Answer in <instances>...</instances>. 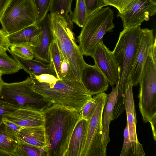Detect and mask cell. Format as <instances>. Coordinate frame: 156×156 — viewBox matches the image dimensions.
I'll list each match as a JSON object with an SVG mask.
<instances>
[{
    "label": "cell",
    "instance_id": "cell-17",
    "mask_svg": "<svg viewBox=\"0 0 156 156\" xmlns=\"http://www.w3.org/2000/svg\"><path fill=\"white\" fill-rule=\"evenodd\" d=\"M118 88V84L112 88L111 93L108 94L107 99L104 109L105 111L102 118V145L104 156H106L107 147L110 141L109 135V125L112 121L114 107L115 104Z\"/></svg>",
    "mask_w": 156,
    "mask_h": 156
},
{
    "label": "cell",
    "instance_id": "cell-14",
    "mask_svg": "<svg viewBox=\"0 0 156 156\" xmlns=\"http://www.w3.org/2000/svg\"><path fill=\"white\" fill-rule=\"evenodd\" d=\"M81 81L91 95L104 92L109 86L107 79L97 66L86 63L82 73Z\"/></svg>",
    "mask_w": 156,
    "mask_h": 156
},
{
    "label": "cell",
    "instance_id": "cell-10",
    "mask_svg": "<svg viewBox=\"0 0 156 156\" xmlns=\"http://www.w3.org/2000/svg\"><path fill=\"white\" fill-rule=\"evenodd\" d=\"M156 13V4L150 0H138L128 9L118 12L117 17L121 18L124 29L140 25Z\"/></svg>",
    "mask_w": 156,
    "mask_h": 156
},
{
    "label": "cell",
    "instance_id": "cell-34",
    "mask_svg": "<svg viewBox=\"0 0 156 156\" xmlns=\"http://www.w3.org/2000/svg\"><path fill=\"white\" fill-rule=\"evenodd\" d=\"M31 77L33 79L39 82L48 83L55 82L59 79L53 75L48 74H44L39 76H34Z\"/></svg>",
    "mask_w": 156,
    "mask_h": 156
},
{
    "label": "cell",
    "instance_id": "cell-37",
    "mask_svg": "<svg viewBox=\"0 0 156 156\" xmlns=\"http://www.w3.org/2000/svg\"><path fill=\"white\" fill-rule=\"evenodd\" d=\"M69 69V63L66 60L63 58L61 67L62 77L66 76L68 74Z\"/></svg>",
    "mask_w": 156,
    "mask_h": 156
},
{
    "label": "cell",
    "instance_id": "cell-31",
    "mask_svg": "<svg viewBox=\"0 0 156 156\" xmlns=\"http://www.w3.org/2000/svg\"><path fill=\"white\" fill-rule=\"evenodd\" d=\"M124 140L120 156H134L132 146L130 140L128 125L124 129L123 133Z\"/></svg>",
    "mask_w": 156,
    "mask_h": 156
},
{
    "label": "cell",
    "instance_id": "cell-7",
    "mask_svg": "<svg viewBox=\"0 0 156 156\" xmlns=\"http://www.w3.org/2000/svg\"><path fill=\"white\" fill-rule=\"evenodd\" d=\"M33 0H8L0 13L2 30L8 34L37 24Z\"/></svg>",
    "mask_w": 156,
    "mask_h": 156
},
{
    "label": "cell",
    "instance_id": "cell-11",
    "mask_svg": "<svg viewBox=\"0 0 156 156\" xmlns=\"http://www.w3.org/2000/svg\"><path fill=\"white\" fill-rule=\"evenodd\" d=\"M132 84L130 75L126 84L125 106L127 116V124L129 137L133 149L134 156H144L145 153L143 146L139 142L137 137L136 118L133 99Z\"/></svg>",
    "mask_w": 156,
    "mask_h": 156
},
{
    "label": "cell",
    "instance_id": "cell-21",
    "mask_svg": "<svg viewBox=\"0 0 156 156\" xmlns=\"http://www.w3.org/2000/svg\"><path fill=\"white\" fill-rule=\"evenodd\" d=\"M19 143L18 138L7 129L3 122L0 124V151L6 156H14Z\"/></svg>",
    "mask_w": 156,
    "mask_h": 156
},
{
    "label": "cell",
    "instance_id": "cell-1",
    "mask_svg": "<svg viewBox=\"0 0 156 156\" xmlns=\"http://www.w3.org/2000/svg\"><path fill=\"white\" fill-rule=\"evenodd\" d=\"M47 156H65L79 112L52 105L43 112Z\"/></svg>",
    "mask_w": 156,
    "mask_h": 156
},
{
    "label": "cell",
    "instance_id": "cell-6",
    "mask_svg": "<svg viewBox=\"0 0 156 156\" xmlns=\"http://www.w3.org/2000/svg\"><path fill=\"white\" fill-rule=\"evenodd\" d=\"M114 17L113 12L109 7L99 9L88 17L77 37L83 55L92 57L96 45L105 33L112 31L115 27Z\"/></svg>",
    "mask_w": 156,
    "mask_h": 156
},
{
    "label": "cell",
    "instance_id": "cell-19",
    "mask_svg": "<svg viewBox=\"0 0 156 156\" xmlns=\"http://www.w3.org/2000/svg\"><path fill=\"white\" fill-rule=\"evenodd\" d=\"M8 51L19 64L22 69L32 77L44 74L53 75L57 77L55 72L50 64L44 63L35 59H25L18 57L9 49Z\"/></svg>",
    "mask_w": 156,
    "mask_h": 156
},
{
    "label": "cell",
    "instance_id": "cell-30",
    "mask_svg": "<svg viewBox=\"0 0 156 156\" xmlns=\"http://www.w3.org/2000/svg\"><path fill=\"white\" fill-rule=\"evenodd\" d=\"M107 5L115 7L121 13L130 8L138 0H104Z\"/></svg>",
    "mask_w": 156,
    "mask_h": 156
},
{
    "label": "cell",
    "instance_id": "cell-4",
    "mask_svg": "<svg viewBox=\"0 0 156 156\" xmlns=\"http://www.w3.org/2000/svg\"><path fill=\"white\" fill-rule=\"evenodd\" d=\"M50 15L54 38L62 57L68 62L70 69L76 79L81 81L82 73L86 62L76 42L72 31L73 22L60 16Z\"/></svg>",
    "mask_w": 156,
    "mask_h": 156
},
{
    "label": "cell",
    "instance_id": "cell-23",
    "mask_svg": "<svg viewBox=\"0 0 156 156\" xmlns=\"http://www.w3.org/2000/svg\"><path fill=\"white\" fill-rule=\"evenodd\" d=\"M47 156L46 147H37L19 140L14 156Z\"/></svg>",
    "mask_w": 156,
    "mask_h": 156
},
{
    "label": "cell",
    "instance_id": "cell-25",
    "mask_svg": "<svg viewBox=\"0 0 156 156\" xmlns=\"http://www.w3.org/2000/svg\"><path fill=\"white\" fill-rule=\"evenodd\" d=\"M50 64L55 70L57 78L62 77L61 67L63 58L60 52L56 41L54 40L51 44L49 51Z\"/></svg>",
    "mask_w": 156,
    "mask_h": 156
},
{
    "label": "cell",
    "instance_id": "cell-39",
    "mask_svg": "<svg viewBox=\"0 0 156 156\" xmlns=\"http://www.w3.org/2000/svg\"><path fill=\"white\" fill-rule=\"evenodd\" d=\"M8 0H0V13Z\"/></svg>",
    "mask_w": 156,
    "mask_h": 156
},
{
    "label": "cell",
    "instance_id": "cell-8",
    "mask_svg": "<svg viewBox=\"0 0 156 156\" xmlns=\"http://www.w3.org/2000/svg\"><path fill=\"white\" fill-rule=\"evenodd\" d=\"M108 94H100L95 110L89 121L85 143L80 156H104L102 118Z\"/></svg>",
    "mask_w": 156,
    "mask_h": 156
},
{
    "label": "cell",
    "instance_id": "cell-13",
    "mask_svg": "<svg viewBox=\"0 0 156 156\" xmlns=\"http://www.w3.org/2000/svg\"><path fill=\"white\" fill-rule=\"evenodd\" d=\"M37 24L40 27L41 32L36 45L32 47L34 58L44 63L49 64V48L54 40L50 14L48 13Z\"/></svg>",
    "mask_w": 156,
    "mask_h": 156
},
{
    "label": "cell",
    "instance_id": "cell-9",
    "mask_svg": "<svg viewBox=\"0 0 156 156\" xmlns=\"http://www.w3.org/2000/svg\"><path fill=\"white\" fill-rule=\"evenodd\" d=\"M95 65L100 70L112 87L119 81L118 67L112 51H110L101 40L96 45L92 57Z\"/></svg>",
    "mask_w": 156,
    "mask_h": 156
},
{
    "label": "cell",
    "instance_id": "cell-42",
    "mask_svg": "<svg viewBox=\"0 0 156 156\" xmlns=\"http://www.w3.org/2000/svg\"><path fill=\"white\" fill-rule=\"evenodd\" d=\"M2 74L0 73V82L1 81V80L2 79Z\"/></svg>",
    "mask_w": 156,
    "mask_h": 156
},
{
    "label": "cell",
    "instance_id": "cell-5",
    "mask_svg": "<svg viewBox=\"0 0 156 156\" xmlns=\"http://www.w3.org/2000/svg\"><path fill=\"white\" fill-rule=\"evenodd\" d=\"M34 83L30 76L23 81L11 83H5L2 79L0 82V99L18 108L43 112L52 104L32 89Z\"/></svg>",
    "mask_w": 156,
    "mask_h": 156
},
{
    "label": "cell",
    "instance_id": "cell-3",
    "mask_svg": "<svg viewBox=\"0 0 156 156\" xmlns=\"http://www.w3.org/2000/svg\"><path fill=\"white\" fill-rule=\"evenodd\" d=\"M142 29L140 25L124 28L112 51L118 67L119 79L114 111L121 113L125 110L126 84L130 75L138 47Z\"/></svg>",
    "mask_w": 156,
    "mask_h": 156
},
{
    "label": "cell",
    "instance_id": "cell-24",
    "mask_svg": "<svg viewBox=\"0 0 156 156\" xmlns=\"http://www.w3.org/2000/svg\"><path fill=\"white\" fill-rule=\"evenodd\" d=\"M22 69L19 64L6 52H0V73L3 74H12Z\"/></svg>",
    "mask_w": 156,
    "mask_h": 156
},
{
    "label": "cell",
    "instance_id": "cell-36",
    "mask_svg": "<svg viewBox=\"0 0 156 156\" xmlns=\"http://www.w3.org/2000/svg\"><path fill=\"white\" fill-rule=\"evenodd\" d=\"M3 122L5 124L7 129L17 137L23 127L4 118Z\"/></svg>",
    "mask_w": 156,
    "mask_h": 156
},
{
    "label": "cell",
    "instance_id": "cell-40",
    "mask_svg": "<svg viewBox=\"0 0 156 156\" xmlns=\"http://www.w3.org/2000/svg\"><path fill=\"white\" fill-rule=\"evenodd\" d=\"M6 155L2 152L0 151V156H5Z\"/></svg>",
    "mask_w": 156,
    "mask_h": 156
},
{
    "label": "cell",
    "instance_id": "cell-32",
    "mask_svg": "<svg viewBox=\"0 0 156 156\" xmlns=\"http://www.w3.org/2000/svg\"><path fill=\"white\" fill-rule=\"evenodd\" d=\"M87 16L95 10L107 6L104 0H84Z\"/></svg>",
    "mask_w": 156,
    "mask_h": 156
},
{
    "label": "cell",
    "instance_id": "cell-16",
    "mask_svg": "<svg viewBox=\"0 0 156 156\" xmlns=\"http://www.w3.org/2000/svg\"><path fill=\"white\" fill-rule=\"evenodd\" d=\"M89 121L81 118L72 132L65 156H80L87 138Z\"/></svg>",
    "mask_w": 156,
    "mask_h": 156
},
{
    "label": "cell",
    "instance_id": "cell-41",
    "mask_svg": "<svg viewBox=\"0 0 156 156\" xmlns=\"http://www.w3.org/2000/svg\"><path fill=\"white\" fill-rule=\"evenodd\" d=\"M152 2L155 4H156V0H150Z\"/></svg>",
    "mask_w": 156,
    "mask_h": 156
},
{
    "label": "cell",
    "instance_id": "cell-18",
    "mask_svg": "<svg viewBox=\"0 0 156 156\" xmlns=\"http://www.w3.org/2000/svg\"><path fill=\"white\" fill-rule=\"evenodd\" d=\"M41 32L40 27L35 24L17 32L7 35L10 46L24 45L34 47Z\"/></svg>",
    "mask_w": 156,
    "mask_h": 156
},
{
    "label": "cell",
    "instance_id": "cell-38",
    "mask_svg": "<svg viewBox=\"0 0 156 156\" xmlns=\"http://www.w3.org/2000/svg\"><path fill=\"white\" fill-rule=\"evenodd\" d=\"M151 52L154 61L156 62V39L151 47Z\"/></svg>",
    "mask_w": 156,
    "mask_h": 156
},
{
    "label": "cell",
    "instance_id": "cell-29",
    "mask_svg": "<svg viewBox=\"0 0 156 156\" xmlns=\"http://www.w3.org/2000/svg\"><path fill=\"white\" fill-rule=\"evenodd\" d=\"M11 51L16 55L25 59L34 58L32 47L24 45H16L10 47Z\"/></svg>",
    "mask_w": 156,
    "mask_h": 156
},
{
    "label": "cell",
    "instance_id": "cell-27",
    "mask_svg": "<svg viewBox=\"0 0 156 156\" xmlns=\"http://www.w3.org/2000/svg\"><path fill=\"white\" fill-rule=\"evenodd\" d=\"M100 94H96L88 101L83 106L80 113L81 118L89 121L98 105Z\"/></svg>",
    "mask_w": 156,
    "mask_h": 156
},
{
    "label": "cell",
    "instance_id": "cell-26",
    "mask_svg": "<svg viewBox=\"0 0 156 156\" xmlns=\"http://www.w3.org/2000/svg\"><path fill=\"white\" fill-rule=\"evenodd\" d=\"M76 6L73 12L72 21L80 27L84 26L88 17L84 0H75Z\"/></svg>",
    "mask_w": 156,
    "mask_h": 156
},
{
    "label": "cell",
    "instance_id": "cell-15",
    "mask_svg": "<svg viewBox=\"0 0 156 156\" xmlns=\"http://www.w3.org/2000/svg\"><path fill=\"white\" fill-rule=\"evenodd\" d=\"M4 118L22 127L43 126V112L27 109L18 108L4 116Z\"/></svg>",
    "mask_w": 156,
    "mask_h": 156
},
{
    "label": "cell",
    "instance_id": "cell-33",
    "mask_svg": "<svg viewBox=\"0 0 156 156\" xmlns=\"http://www.w3.org/2000/svg\"><path fill=\"white\" fill-rule=\"evenodd\" d=\"M18 109L16 107L0 99V124L3 122L4 115Z\"/></svg>",
    "mask_w": 156,
    "mask_h": 156
},
{
    "label": "cell",
    "instance_id": "cell-35",
    "mask_svg": "<svg viewBox=\"0 0 156 156\" xmlns=\"http://www.w3.org/2000/svg\"><path fill=\"white\" fill-rule=\"evenodd\" d=\"M7 35L2 29H0V52H6L9 49L10 45L7 37Z\"/></svg>",
    "mask_w": 156,
    "mask_h": 156
},
{
    "label": "cell",
    "instance_id": "cell-2",
    "mask_svg": "<svg viewBox=\"0 0 156 156\" xmlns=\"http://www.w3.org/2000/svg\"><path fill=\"white\" fill-rule=\"evenodd\" d=\"M34 80L32 89L52 105L80 112L84 105L92 98L82 82L76 79L70 69L66 76L55 83H48Z\"/></svg>",
    "mask_w": 156,
    "mask_h": 156
},
{
    "label": "cell",
    "instance_id": "cell-22",
    "mask_svg": "<svg viewBox=\"0 0 156 156\" xmlns=\"http://www.w3.org/2000/svg\"><path fill=\"white\" fill-rule=\"evenodd\" d=\"M73 1L51 0L50 14L58 15L68 20L72 21L73 12L71 10V5Z\"/></svg>",
    "mask_w": 156,
    "mask_h": 156
},
{
    "label": "cell",
    "instance_id": "cell-20",
    "mask_svg": "<svg viewBox=\"0 0 156 156\" xmlns=\"http://www.w3.org/2000/svg\"><path fill=\"white\" fill-rule=\"evenodd\" d=\"M17 137L19 140L28 144L39 147H46L43 126L23 127Z\"/></svg>",
    "mask_w": 156,
    "mask_h": 156
},
{
    "label": "cell",
    "instance_id": "cell-28",
    "mask_svg": "<svg viewBox=\"0 0 156 156\" xmlns=\"http://www.w3.org/2000/svg\"><path fill=\"white\" fill-rule=\"evenodd\" d=\"M37 15V24L45 17L50 11L51 0H33Z\"/></svg>",
    "mask_w": 156,
    "mask_h": 156
},
{
    "label": "cell",
    "instance_id": "cell-12",
    "mask_svg": "<svg viewBox=\"0 0 156 156\" xmlns=\"http://www.w3.org/2000/svg\"><path fill=\"white\" fill-rule=\"evenodd\" d=\"M155 39L153 29H142L138 47L130 74L133 86L138 83L150 49Z\"/></svg>",
    "mask_w": 156,
    "mask_h": 156
}]
</instances>
